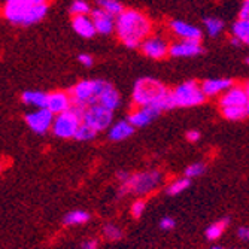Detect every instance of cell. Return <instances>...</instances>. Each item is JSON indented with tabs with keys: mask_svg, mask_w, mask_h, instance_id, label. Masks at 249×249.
Returning a JSON list of instances; mask_svg holds the SVG:
<instances>
[{
	"mask_svg": "<svg viewBox=\"0 0 249 249\" xmlns=\"http://www.w3.org/2000/svg\"><path fill=\"white\" fill-rule=\"evenodd\" d=\"M151 32L152 22L143 12L136 9H124V12L117 17L115 33L130 50L141 48L142 42L151 36Z\"/></svg>",
	"mask_w": 249,
	"mask_h": 249,
	"instance_id": "obj_1",
	"label": "cell"
},
{
	"mask_svg": "<svg viewBox=\"0 0 249 249\" xmlns=\"http://www.w3.org/2000/svg\"><path fill=\"white\" fill-rule=\"evenodd\" d=\"M131 96L136 106H152L161 112L175 107L172 91H169L164 84L154 78L139 79L133 87Z\"/></svg>",
	"mask_w": 249,
	"mask_h": 249,
	"instance_id": "obj_2",
	"label": "cell"
},
{
	"mask_svg": "<svg viewBox=\"0 0 249 249\" xmlns=\"http://www.w3.org/2000/svg\"><path fill=\"white\" fill-rule=\"evenodd\" d=\"M48 12L47 0H6L5 17L14 24L30 26L42 21Z\"/></svg>",
	"mask_w": 249,
	"mask_h": 249,
	"instance_id": "obj_3",
	"label": "cell"
},
{
	"mask_svg": "<svg viewBox=\"0 0 249 249\" xmlns=\"http://www.w3.org/2000/svg\"><path fill=\"white\" fill-rule=\"evenodd\" d=\"M161 182V173L157 170H146L141 173L130 175L125 182H121L120 196L124 194H136V196H145L154 191Z\"/></svg>",
	"mask_w": 249,
	"mask_h": 249,
	"instance_id": "obj_4",
	"label": "cell"
},
{
	"mask_svg": "<svg viewBox=\"0 0 249 249\" xmlns=\"http://www.w3.org/2000/svg\"><path fill=\"white\" fill-rule=\"evenodd\" d=\"M84 107L72 105L66 112H61L54 118L53 133L60 139H75V134L82 124Z\"/></svg>",
	"mask_w": 249,
	"mask_h": 249,
	"instance_id": "obj_5",
	"label": "cell"
},
{
	"mask_svg": "<svg viewBox=\"0 0 249 249\" xmlns=\"http://www.w3.org/2000/svg\"><path fill=\"white\" fill-rule=\"evenodd\" d=\"M172 100L175 107H193L201 105L206 100V96L196 81H187L173 89Z\"/></svg>",
	"mask_w": 249,
	"mask_h": 249,
	"instance_id": "obj_6",
	"label": "cell"
},
{
	"mask_svg": "<svg viewBox=\"0 0 249 249\" xmlns=\"http://www.w3.org/2000/svg\"><path fill=\"white\" fill-rule=\"evenodd\" d=\"M105 81L100 79H85L78 82L71 91V97L75 106H81V107H87L96 105V100L100 94V91L103 89Z\"/></svg>",
	"mask_w": 249,
	"mask_h": 249,
	"instance_id": "obj_7",
	"label": "cell"
},
{
	"mask_svg": "<svg viewBox=\"0 0 249 249\" xmlns=\"http://www.w3.org/2000/svg\"><path fill=\"white\" fill-rule=\"evenodd\" d=\"M112 120H114V110H109L102 105H91L84 109L82 123L87 124L88 127L94 128L97 133L109 128Z\"/></svg>",
	"mask_w": 249,
	"mask_h": 249,
	"instance_id": "obj_8",
	"label": "cell"
},
{
	"mask_svg": "<svg viewBox=\"0 0 249 249\" xmlns=\"http://www.w3.org/2000/svg\"><path fill=\"white\" fill-rule=\"evenodd\" d=\"M54 118H55L54 114L48 107H42V109H37L35 112L27 114L26 123L32 131H35L36 134H43V133H47L50 128H53Z\"/></svg>",
	"mask_w": 249,
	"mask_h": 249,
	"instance_id": "obj_9",
	"label": "cell"
},
{
	"mask_svg": "<svg viewBox=\"0 0 249 249\" xmlns=\"http://www.w3.org/2000/svg\"><path fill=\"white\" fill-rule=\"evenodd\" d=\"M141 50L146 57H149L152 60H163L169 54L170 45L161 36L151 35L142 42Z\"/></svg>",
	"mask_w": 249,
	"mask_h": 249,
	"instance_id": "obj_10",
	"label": "cell"
},
{
	"mask_svg": "<svg viewBox=\"0 0 249 249\" xmlns=\"http://www.w3.org/2000/svg\"><path fill=\"white\" fill-rule=\"evenodd\" d=\"M203 51L200 40H188V39H179L178 42L170 45L169 54L172 57H196Z\"/></svg>",
	"mask_w": 249,
	"mask_h": 249,
	"instance_id": "obj_11",
	"label": "cell"
},
{
	"mask_svg": "<svg viewBox=\"0 0 249 249\" xmlns=\"http://www.w3.org/2000/svg\"><path fill=\"white\" fill-rule=\"evenodd\" d=\"M229 106H248V91L246 87L231 85L227 91L222 93L219 99V107H229Z\"/></svg>",
	"mask_w": 249,
	"mask_h": 249,
	"instance_id": "obj_12",
	"label": "cell"
},
{
	"mask_svg": "<svg viewBox=\"0 0 249 249\" xmlns=\"http://www.w3.org/2000/svg\"><path fill=\"white\" fill-rule=\"evenodd\" d=\"M160 112L161 110H158L157 107H152V106H138V109L130 112L127 120L134 127H145L160 115Z\"/></svg>",
	"mask_w": 249,
	"mask_h": 249,
	"instance_id": "obj_13",
	"label": "cell"
},
{
	"mask_svg": "<svg viewBox=\"0 0 249 249\" xmlns=\"http://www.w3.org/2000/svg\"><path fill=\"white\" fill-rule=\"evenodd\" d=\"M93 18V22L96 26V30L97 33L100 35H110L112 32L115 30V24H117V18L114 15L107 14L106 11L97 8L94 11H91V15Z\"/></svg>",
	"mask_w": 249,
	"mask_h": 249,
	"instance_id": "obj_14",
	"label": "cell"
},
{
	"mask_svg": "<svg viewBox=\"0 0 249 249\" xmlns=\"http://www.w3.org/2000/svg\"><path fill=\"white\" fill-rule=\"evenodd\" d=\"M170 30L179 39H188V40H200L201 39V32L198 27L190 24V22L180 21V19L170 21Z\"/></svg>",
	"mask_w": 249,
	"mask_h": 249,
	"instance_id": "obj_15",
	"label": "cell"
},
{
	"mask_svg": "<svg viewBox=\"0 0 249 249\" xmlns=\"http://www.w3.org/2000/svg\"><path fill=\"white\" fill-rule=\"evenodd\" d=\"M73 102L71 97V93L66 91H54L48 94V105L47 107L53 112L54 115H58L61 112H66L72 107Z\"/></svg>",
	"mask_w": 249,
	"mask_h": 249,
	"instance_id": "obj_16",
	"label": "cell"
},
{
	"mask_svg": "<svg viewBox=\"0 0 249 249\" xmlns=\"http://www.w3.org/2000/svg\"><path fill=\"white\" fill-rule=\"evenodd\" d=\"M121 103V97H120V93L114 88V85L109 84V82H105L103 85V89L100 91L97 100H96V105H102L105 107H107L109 110H115Z\"/></svg>",
	"mask_w": 249,
	"mask_h": 249,
	"instance_id": "obj_17",
	"label": "cell"
},
{
	"mask_svg": "<svg viewBox=\"0 0 249 249\" xmlns=\"http://www.w3.org/2000/svg\"><path fill=\"white\" fill-rule=\"evenodd\" d=\"M72 27L81 37H85V39L93 37L97 33L93 18L88 15H73Z\"/></svg>",
	"mask_w": 249,
	"mask_h": 249,
	"instance_id": "obj_18",
	"label": "cell"
},
{
	"mask_svg": "<svg viewBox=\"0 0 249 249\" xmlns=\"http://www.w3.org/2000/svg\"><path fill=\"white\" fill-rule=\"evenodd\" d=\"M231 85H233L231 79L215 78V79H206L201 84V89H203V93H205L206 97H215V96L225 93Z\"/></svg>",
	"mask_w": 249,
	"mask_h": 249,
	"instance_id": "obj_19",
	"label": "cell"
},
{
	"mask_svg": "<svg viewBox=\"0 0 249 249\" xmlns=\"http://www.w3.org/2000/svg\"><path fill=\"white\" fill-rule=\"evenodd\" d=\"M134 125L128 121V120H123V121H118L115 123L114 125L109 127V131H107V138L112 141V142H121L133 134L134 131Z\"/></svg>",
	"mask_w": 249,
	"mask_h": 249,
	"instance_id": "obj_20",
	"label": "cell"
},
{
	"mask_svg": "<svg viewBox=\"0 0 249 249\" xmlns=\"http://www.w3.org/2000/svg\"><path fill=\"white\" fill-rule=\"evenodd\" d=\"M22 102L29 106H35V107H47L48 105V94L42 93V91H24L21 96Z\"/></svg>",
	"mask_w": 249,
	"mask_h": 249,
	"instance_id": "obj_21",
	"label": "cell"
},
{
	"mask_svg": "<svg viewBox=\"0 0 249 249\" xmlns=\"http://www.w3.org/2000/svg\"><path fill=\"white\" fill-rule=\"evenodd\" d=\"M233 37L239 39L240 43L249 45V19L239 18L233 24Z\"/></svg>",
	"mask_w": 249,
	"mask_h": 249,
	"instance_id": "obj_22",
	"label": "cell"
},
{
	"mask_svg": "<svg viewBox=\"0 0 249 249\" xmlns=\"http://www.w3.org/2000/svg\"><path fill=\"white\" fill-rule=\"evenodd\" d=\"M222 117L229 121H240L248 115V110L245 106H229V107H221Z\"/></svg>",
	"mask_w": 249,
	"mask_h": 249,
	"instance_id": "obj_23",
	"label": "cell"
},
{
	"mask_svg": "<svg viewBox=\"0 0 249 249\" xmlns=\"http://www.w3.org/2000/svg\"><path fill=\"white\" fill-rule=\"evenodd\" d=\"M227 225H229V219H219L213 224H211L209 227L206 229V239L208 240H216L219 239L224 231L227 230Z\"/></svg>",
	"mask_w": 249,
	"mask_h": 249,
	"instance_id": "obj_24",
	"label": "cell"
},
{
	"mask_svg": "<svg viewBox=\"0 0 249 249\" xmlns=\"http://www.w3.org/2000/svg\"><path fill=\"white\" fill-rule=\"evenodd\" d=\"M88 219H89L88 212H85V211H72V212L64 215L63 222H64V225H81V224H85Z\"/></svg>",
	"mask_w": 249,
	"mask_h": 249,
	"instance_id": "obj_25",
	"label": "cell"
},
{
	"mask_svg": "<svg viewBox=\"0 0 249 249\" xmlns=\"http://www.w3.org/2000/svg\"><path fill=\"white\" fill-rule=\"evenodd\" d=\"M97 5H99L100 9L106 11L110 15H114L115 18L120 14L124 12V8H123V5L118 2V0H97Z\"/></svg>",
	"mask_w": 249,
	"mask_h": 249,
	"instance_id": "obj_26",
	"label": "cell"
},
{
	"mask_svg": "<svg viewBox=\"0 0 249 249\" xmlns=\"http://www.w3.org/2000/svg\"><path fill=\"white\" fill-rule=\"evenodd\" d=\"M191 185V179L190 178H180V179H176L173 182L167 187V194L170 196H178V194H182L184 191H187Z\"/></svg>",
	"mask_w": 249,
	"mask_h": 249,
	"instance_id": "obj_27",
	"label": "cell"
},
{
	"mask_svg": "<svg viewBox=\"0 0 249 249\" xmlns=\"http://www.w3.org/2000/svg\"><path fill=\"white\" fill-rule=\"evenodd\" d=\"M203 24H205V29H206L208 35L212 36V37L218 36V35L224 30V22H222V19L215 18V17L205 18V21H203Z\"/></svg>",
	"mask_w": 249,
	"mask_h": 249,
	"instance_id": "obj_28",
	"label": "cell"
},
{
	"mask_svg": "<svg viewBox=\"0 0 249 249\" xmlns=\"http://www.w3.org/2000/svg\"><path fill=\"white\" fill-rule=\"evenodd\" d=\"M97 136V131L91 127H88L87 124H81V127L78 128L76 134H75V139L76 141H82V142H88V141H93Z\"/></svg>",
	"mask_w": 249,
	"mask_h": 249,
	"instance_id": "obj_29",
	"label": "cell"
},
{
	"mask_svg": "<svg viewBox=\"0 0 249 249\" xmlns=\"http://www.w3.org/2000/svg\"><path fill=\"white\" fill-rule=\"evenodd\" d=\"M103 234L106 239L115 242V240H120L123 237V231L120 227H117L115 224H106L103 227Z\"/></svg>",
	"mask_w": 249,
	"mask_h": 249,
	"instance_id": "obj_30",
	"label": "cell"
},
{
	"mask_svg": "<svg viewBox=\"0 0 249 249\" xmlns=\"http://www.w3.org/2000/svg\"><path fill=\"white\" fill-rule=\"evenodd\" d=\"M71 12L73 15H88L91 14V8H89L87 0H75L71 6Z\"/></svg>",
	"mask_w": 249,
	"mask_h": 249,
	"instance_id": "obj_31",
	"label": "cell"
},
{
	"mask_svg": "<svg viewBox=\"0 0 249 249\" xmlns=\"http://www.w3.org/2000/svg\"><path fill=\"white\" fill-rule=\"evenodd\" d=\"M205 172H206V166L203 164V163H193V164H190L185 169V176L190 178V179H193V178L201 176Z\"/></svg>",
	"mask_w": 249,
	"mask_h": 249,
	"instance_id": "obj_32",
	"label": "cell"
},
{
	"mask_svg": "<svg viewBox=\"0 0 249 249\" xmlns=\"http://www.w3.org/2000/svg\"><path fill=\"white\" fill-rule=\"evenodd\" d=\"M145 209H146V203H145V200L139 198V200H136V201L133 203V205H131L130 212H131V215H133L134 218H141V216L143 215Z\"/></svg>",
	"mask_w": 249,
	"mask_h": 249,
	"instance_id": "obj_33",
	"label": "cell"
},
{
	"mask_svg": "<svg viewBox=\"0 0 249 249\" xmlns=\"http://www.w3.org/2000/svg\"><path fill=\"white\" fill-rule=\"evenodd\" d=\"M175 225H176V221H175L173 218H170V216H164V218L160 221V229H161V230H166V231L173 230V229H175Z\"/></svg>",
	"mask_w": 249,
	"mask_h": 249,
	"instance_id": "obj_34",
	"label": "cell"
},
{
	"mask_svg": "<svg viewBox=\"0 0 249 249\" xmlns=\"http://www.w3.org/2000/svg\"><path fill=\"white\" fill-rule=\"evenodd\" d=\"M78 60H79V63H81L82 66H87V67H91L93 63H94L93 57L89 55V54H81V55L78 57Z\"/></svg>",
	"mask_w": 249,
	"mask_h": 249,
	"instance_id": "obj_35",
	"label": "cell"
},
{
	"mask_svg": "<svg viewBox=\"0 0 249 249\" xmlns=\"http://www.w3.org/2000/svg\"><path fill=\"white\" fill-rule=\"evenodd\" d=\"M239 17L243 18V19H249V0H243V3L240 6Z\"/></svg>",
	"mask_w": 249,
	"mask_h": 249,
	"instance_id": "obj_36",
	"label": "cell"
},
{
	"mask_svg": "<svg viewBox=\"0 0 249 249\" xmlns=\"http://www.w3.org/2000/svg\"><path fill=\"white\" fill-rule=\"evenodd\" d=\"M99 248V240L97 239H89L82 243V249H97Z\"/></svg>",
	"mask_w": 249,
	"mask_h": 249,
	"instance_id": "obj_37",
	"label": "cell"
},
{
	"mask_svg": "<svg viewBox=\"0 0 249 249\" xmlns=\"http://www.w3.org/2000/svg\"><path fill=\"white\" fill-rule=\"evenodd\" d=\"M237 236L243 242H249V227H240L237 230Z\"/></svg>",
	"mask_w": 249,
	"mask_h": 249,
	"instance_id": "obj_38",
	"label": "cell"
},
{
	"mask_svg": "<svg viewBox=\"0 0 249 249\" xmlns=\"http://www.w3.org/2000/svg\"><path fill=\"white\" fill-rule=\"evenodd\" d=\"M187 139H188L190 142H197V141L200 139V131H197V130H190V131L187 133Z\"/></svg>",
	"mask_w": 249,
	"mask_h": 249,
	"instance_id": "obj_39",
	"label": "cell"
},
{
	"mask_svg": "<svg viewBox=\"0 0 249 249\" xmlns=\"http://www.w3.org/2000/svg\"><path fill=\"white\" fill-rule=\"evenodd\" d=\"M117 178H118L120 182H125V180L130 178V173H127V172H118L117 173Z\"/></svg>",
	"mask_w": 249,
	"mask_h": 249,
	"instance_id": "obj_40",
	"label": "cell"
},
{
	"mask_svg": "<svg viewBox=\"0 0 249 249\" xmlns=\"http://www.w3.org/2000/svg\"><path fill=\"white\" fill-rule=\"evenodd\" d=\"M246 91H248V106H246V110H248V115H249V82L246 85Z\"/></svg>",
	"mask_w": 249,
	"mask_h": 249,
	"instance_id": "obj_41",
	"label": "cell"
},
{
	"mask_svg": "<svg viewBox=\"0 0 249 249\" xmlns=\"http://www.w3.org/2000/svg\"><path fill=\"white\" fill-rule=\"evenodd\" d=\"M212 249H234V248H222V246H213Z\"/></svg>",
	"mask_w": 249,
	"mask_h": 249,
	"instance_id": "obj_42",
	"label": "cell"
},
{
	"mask_svg": "<svg viewBox=\"0 0 249 249\" xmlns=\"http://www.w3.org/2000/svg\"><path fill=\"white\" fill-rule=\"evenodd\" d=\"M3 170V166H2V163H0V172H2Z\"/></svg>",
	"mask_w": 249,
	"mask_h": 249,
	"instance_id": "obj_43",
	"label": "cell"
},
{
	"mask_svg": "<svg viewBox=\"0 0 249 249\" xmlns=\"http://www.w3.org/2000/svg\"><path fill=\"white\" fill-rule=\"evenodd\" d=\"M246 63H248V64H249V57H248V58H246Z\"/></svg>",
	"mask_w": 249,
	"mask_h": 249,
	"instance_id": "obj_44",
	"label": "cell"
}]
</instances>
